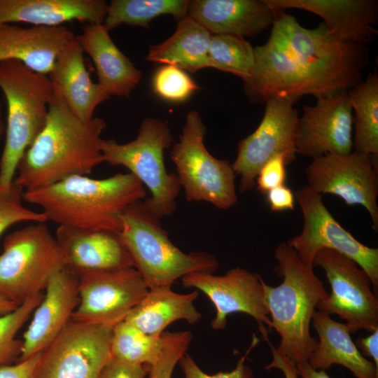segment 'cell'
<instances>
[{
  "mask_svg": "<svg viewBox=\"0 0 378 378\" xmlns=\"http://www.w3.org/2000/svg\"><path fill=\"white\" fill-rule=\"evenodd\" d=\"M299 376L301 378H330L323 370L313 369L308 362L297 364Z\"/></svg>",
  "mask_w": 378,
  "mask_h": 378,
  "instance_id": "44",
  "label": "cell"
},
{
  "mask_svg": "<svg viewBox=\"0 0 378 378\" xmlns=\"http://www.w3.org/2000/svg\"><path fill=\"white\" fill-rule=\"evenodd\" d=\"M210 67L234 74L244 82L255 66L254 48L242 36L212 34L209 49Z\"/></svg>",
  "mask_w": 378,
  "mask_h": 378,
  "instance_id": "32",
  "label": "cell"
},
{
  "mask_svg": "<svg viewBox=\"0 0 378 378\" xmlns=\"http://www.w3.org/2000/svg\"><path fill=\"white\" fill-rule=\"evenodd\" d=\"M295 195L303 216L302 232L287 242L302 262L314 268L316 254L323 248L337 251L354 260L369 276L372 290L378 292V248L357 240L332 216L323 204L321 195L307 186Z\"/></svg>",
  "mask_w": 378,
  "mask_h": 378,
  "instance_id": "10",
  "label": "cell"
},
{
  "mask_svg": "<svg viewBox=\"0 0 378 378\" xmlns=\"http://www.w3.org/2000/svg\"><path fill=\"white\" fill-rule=\"evenodd\" d=\"M6 130V125L4 120V116H3V107L2 104L0 102V141L1 139V137L3 134L5 133Z\"/></svg>",
  "mask_w": 378,
  "mask_h": 378,
  "instance_id": "46",
  "label": "cell"
},
{
  "mask_svg": "<svg viewBox=\"0 0 378 378\" xmlns=\"http://www.w3.org/2000/svg\"><path fill=\"white\" fill-rule=\"evenodd\" d=\"M78 276L66 267L55 272L24 332L18 361L41 353L62 331L78 304Z\"/></svg>",
  "mask_w": 378,
  "mask_h": 378,
  "instance_id": "18",
  "label": "cell"
},
{
  "mask_svg": "<svg viewBox=\"0 0 378 378\" xmlns=\"http://www.w3.org/2000/svg\"><path fill=\"white\" fill-rule=\"evenodd\" d=\"M211 34L188 15L177 20L174 33L166 41L150 46L146 59L195 73L210 67Z\"/></svg>",
  "mask_w": 378,
  "mask_h": 378,
  "instance_id": "28",
  "label": "cell"
},
{
  "mask_svg": "<svg viewBox=\"0 0 378 378\" xmlns=\"http://www.w3.org/2000/svg\"><path fill=\"white\" fill-rule=\"evenodd\" d=\"M186 288H195L203 292L214 304L216 316L211 322L214 330H224L227 317L233 313H244L259 324L260 331L272 328L268 317L262 278L257 273L241 267L230 270L222 276L209 272H193L181 278Z\"/></svg>",
  "mask_w": 378,
  "mask_h": 378,
  "instance_id": "16",
  "label": "cell"
},
{
  "mask_svg": "<svg viewBox=\"0 0 378 378\" xmlns=\"http://www.w3.org/2000/svg\"><path fill=\"white\" fill-rule=\"evenodd\" d=\"M197 296V290L180 294L171 288H151L124 321L146 334L160 336L175 321L195 324L200 320L201 314L194 305Z\"/></svg>",
  "mask_w": 378,
  "mask_h": 378,
  "instance_id": "27",
  "label": "cell"
},
{
  "mask_svg": "<svg viewBox=\"0 0 378 378\" xmlns=\"http://www.w3.org/2000/svg\"><path fill=\"white\" fill-rule=\"evenodd\" d=\"M48 75L53 92L60 95L71 113L83 122L92 120L98 105L110 97L91 80L84 52L76 36L59 54Z\"/></svg>",
  "mask_w": 378,
  "mask_h": 378,
  "instance_id": "23",
  "label": "cell"
},
{
  "mask_svg": "<svg viewBox=\"0 0 378 378\" xmlns=\"http://www.w3.org/2000/svg\"><path fill=\"white\" fill-rule=\"evenodd\" d=\"M205 134L200 114L191 111L170 157L187 201L206 202L218 209H228L238 200L236 174L229 161L217 159L207 150Z\"/></svg>",
  "mask_w": 378,
  "mask_h": 378,
  "instance_id": "9",
  "label": "cell"
},
{
  "mask_svg": "<svg viewBox=\"0 0 378 378\" xmlns=\"http://www.w3.org/2000/svg\"><path fill=\"white\" fill-rule=\"evenodd\" d=\"M276 13L265 0H195L188 10V15L211 34L242 37L272 27Z\"/></svg>",
  "mask_w": 378,
  "mask_h": 378,
  "instance_id": "20",
  "label": "cell"
},
{
  "mask_svg": "<svg viewBox=\"0 0 378 378\" xmlns=\"http://www.w3.org/2000/svg\"><path fill=\"white\" fill-rule=\"evenodd\" d=\"M106 126L100 118L82 121L53 92L46 125L20 160L14 182L28 190L90 174L104 162L101 136Z\"/></svg>",
  "mask_w": 378,
  "mask_h": 378,
  "instance_id": "2",
  "label": "cell"
},
{
  "mask_svg": "<svg viewBox=\"0 0 378 378\" xmlns=\"http://www.w3.org/2000/svg\"><path fill=\"white\" fill-rule=\"evenodd\" d=\"M275 10H304L320 16L329 31L341 38L367 44L375 36L376 0H265Z\"/></svg>",
  "mask_w": 378,
  "mask_h": 378,
  "instance_id": "22",
  "label": "cell"
},
{
  "mask_svg": "<svg viewBox=\"0 0 378 378\" xmlns=\"http://www.w3.org/2000/svg\"><path fill=\"white\" fill-rule=\"evenodd\" d=\"M108 7L104 0H0V25L25 23L54 27L71 21L103 23Z\"/></svg>",
  "mask_w": 378,
  "mask_h": 378,
  "instance_id": "24",
  "label": "cell"
},
{
  "mask_svg": "<svg viewBox=\"0 0 378 378\" xmlns=\"http://www.w3.org/2000/svg\"><path fill=\"white\" fill-rule=\"evenodd\" d=\"M274 258L278 265L274 270L283 281L273 287L262 279V286L272 328L280 336L276 349L296 365L306 363L318 342L310 333L312 316L318 302L329 293L314 270L287 242L278 245Z\"/></svg>",
  "mask_w": 378,
  "mask_h": 378,
  "instance_id": "4",
  "label": "cell"
},
{
  "mask_svg": "<svg viewBox=\"0 0 378 378\" xmlns=\"http://www.w3.org/2000/svg\"><path fill=\"white\" fill-rule=\"evenodd\" d=\"M265 195L272 211H284L294 209L295 195L285 185L270 190Z\"/></svg>",
  "mask_w": 378,
  "mask_h": 378,
  "instance_id": "41",
  "label": "cell"
},
{
  "mask_svg": "<svg viewBox=\"0 0 378 378\" xmlns=\"http://www.w3.org/2000/svg\"><path fill=\"white\" fill-rule=\"evenodd\" d=\"M23 192L24 189L14 181L8 188L0 190V236L10 226L18 223L48 221L43 212H36L23 205Z\"/></svg>",
  "mask_w": 378,
  "mask_h": 378,
  "instance_id": "35",
  "label": "cell"
},
{
  "mask_svg": "<svg viewBox=\"0 0 378 378\" xmlns=\"http://www.w3.org/2000/svg\"><path fill=\"white\" fill-rule=\"evenodd\" d=\"M113 328L71 318L41 352L34 378H100L111 358Z\"/></svg>",
  "mask_w": 378,
  "mask_h": 378,
  "instance_id": "12",
  "label": "cell"
},
{
  "mask_svg": "<svg viewBox=\"0 0 378 378\" xmlns=\"http://www.w3.org/2000/svg\"><path fill=\"white\" fill-rule=\"evenodd\" d=\"M355 128L354 150L378 156V75L376 69L366 79L348 90Z\"/></svg>",
  "mask_w": 378,
  "mask_h": 378,
  "instance_id": "29",
  "label": "cell"
},
{
  "mask_svg": "<svg viewBox=\"0 0 378 378\" xmlns=\"http://www.w3.org/2000/svg\"><path fill=\"white\" fill-rule=\"evenodd\" d=\"M45 223L12 232L0 255V293L18 306L46 289L52 275L64 267L62 255Z\"/></svg>",
  "mask_w": 378,
  "mask_h": 378,
  "instance_id": "8",
  "label": "cell"
},
{
  "mask_svg": "<svg viewBox=\"0 0 378 378\" xmlns=\"http://www.w3.org/2000/svg\"><path fill=\"white\" fill-rule=\"evenodd\" d=\"M162 335L163 346L158 359L150 365L145 366L149 378H172L176 365L186 354L192 337L188 330L164 332Z\"/></svg>",
  "mask_w": 378,
  "mask_h": 378,
  "instance_id": "36",
  "label": "cell"
},
{
  "mask_svg": "<svg viewBox=\"0 0 378 378\" xmlns=\"http://www.w3.org/2000/svg\"><path fill=\"white\" fill-rule=\"evenodd\" d=\"M262 336L270 345L272 356L271 363L266 365L265 369L267 370L273 368L280 370L283 372L284 378H299L296 364L273 346L269 340L268 334H265Z\"/></svg>",
  "mask_w": 378,
  "mask_h": 378,
  "instance_id": "42",
  "label": "cell"
},
{
  "mask_svg": "<svg viewBox=\"0 0 378 378\" xmlns=\"http://www.w3.org/2000/svg\"><path fill=\"white\" fill-rule=\"evenodd\" d=\"M362 354L370 357L378 368V329L365 337H358L355 343Z\"/></svg>",
  "mask_w": 378,
  "mask_h": 378,
  "instance_id": "43",
  "label": "cell"
},
{
  "mask_svg": "<svg viewBox=\"0 0 378 378\" xmlns=\"http://www.w3.org/2000/svg\"><path fill=\"white\" fill-rule=\"evenodd\" d=\"M77 274L79 301L71 318L84 323L114 327L149 290L133 267Z\"/></svg>",
  "mask_w": 378,
  "mask_h": 378,
  "instance_id": "14",
  "label": "cell"
},
{
  "mask_svg": "<svg viewBox=\"0 0 378 378\" xmlns=\"http://www.w3.org/2000/svg\"><path fill=\"white\" fill-rule=\"evenodd\" d=\"M55 239L64 266L76 274L133 267L116 233L59 225Z\"/></svg>",
  "mask_w": 378,
  "mask_h": 378,
  "instance_id": "19",
  "label": "cell"
},
{
  "mask_svg": "<svg viewBox=\"0 0 378 378\" xmlns=\"http://www.w3.org/2000/svg\"><path fill=\"white\" fill-rule=\"evenodd\" d=\"M145 196L144 186L130 172L102 179L74 176L23 192V200L41 207L48 221L116 234L127 208Z\"/></svg>",
  "mask_w": 378,
  "mask_h": 378,
  "instance_id": "3",
  "label": "cell"
},
{
  "mask_svg": "<svg viewBox=\"0 0 378 378\" xmlns=\"http://www.w3.org/2000/svg\"><path fill=\"white\" fill-rule=\"evenodd\" d=\"M312 322L318 337L308 360L313 369L326 370L332 365H340L357 378H378V368L360 352L345 323L318 310L314 312Z\"/></svg>",
  "mask_w": 378,
  "mask_h": 378,
  "instance_id": "26",
  "label": "cell"
},
{
  "mask_svg": "<svg viewBox=\"0 0 378 378\" xmlns=\"http://www.w3.org/2000/svg\"><path fill=\"white\" fill-rule=\"evenodd\" d=\"M377 157L354 150L312 159L305 174L307 186L315 192L337 195L347 205L363 206L377 231Z\"/></svg>",
  "mask_w": 378,
  "mask_h": 378,
  "instance_id": "13",
  "label": "cell"
},
{
  "mask_svg": "<svg viewBox=\"0 0 378 378\" xmlns=\"http://www.w3.org/2000/svg\"><path fill=\"white\" fill-rule=\"evenodd\" d=\"M160 219L145 200L127 208L118 236L148 288H171L178 279L193 272L214 273L216 256L204 251L185 253L169 239Z\"/></svg>",
  "mask_w": 378,
  "mask_h": 378,
  "instance_id": "5",
  "label": "cell"
},
{
  "mask_svg": "<svg viewBox=\"0 0 378 378\" xmlns=\"http://www.w3.org/2000/svg\"><path fill=\"white\" fill-rule=\"evenodd\" d=\"M172 141L166 122L148 118L141 122L133 141L118 144L113 139H104L102 146L105 162L125 167L148 189L151 197L146 201L160 218L175 211L181 188L176 174L168 172L164 162V151Z\"/></svg>",
  "mask_w": 378,
  "mask_h": 378,
  "instance_id": "7",
  "label": "cell"
},
{
  "mask_svg": "<svg viewBox=\"0 0 378 378\" xmlns=\"http://www.w3.org/2000/svg\"><path fill=\"white\" fill-rule=\"evenodd\" d=\"M314 265L323 270L331 288L327 299L318 302V311L346 321L351 334L377 330V295L367 273L354 260L329 248L317 252Z\"/></svg>",
  "mask_w": 378,
  "mask_h": 378,
  "instance_id": "11",
  "label": "cell"
},
{
  "mask_svg": "<svg viewBox=\"0 0 378 378\" xmlns=\"http://www.w3.org/2000/svg\"><path fill=\"white\" fill-rule=\"evenodd\" d=\"M187 0H113L108 4L103 24L108 31L125 24L148 27L149 22L162 15L178 20L188 15Z\"/></svg>",
  "mask_w": 378,
  "mask_h": 378,
  "instance_id": "30",
  "label": "cell"
},
{
  "mask_svg": "<svg viewBox=\"0 0 378 378\" xmlns=\"http://www.w3.org/2000/svg\"><path fill=\"white\" fill-rule=\"evenodd\" d=\"M41 353L14 365L0 366V378H34Z\"/></svg>",
  "mask_w": 378,
  "mask_h": 378,
  "instance_id": "40",
  "label": "cell"
},
{
  "mask_svg": "<svg viewBox=\"0 0 378 378\" xmlns=\"http://www.w3.org/2000/svg\"><path fill=\"white\" fill-rule=\"evenodd\" d=\"M163 346L162 335L146 334L124 320L113 328L111 357L137 365L148 366L159 358Z\"/></svg>",
  "mask_w": 378,
  "mask_h": 378,
  "instance_id": "31",
  "label": "cell"
},
{
  "mask_svg": "<svg viewBox=\"0 0 378 378\" xmlns=\"http://www.w3.org/2000/svg\"><path fill=\"white\" fill-rule=\"evenodd\" d=\"M288 164L284 155H278L269 160L260 168L256 176L257 189L265 195L270 190L285 185L286 167Z\"/></svg>",
  "mask_w": 378,
  "mask_h": 378,
  "instance_id": "38",
  "label": "cell"
},
{
  "mask_svg": "<svg viewBox=\"0 0 378 378\" xmlns=\"http://www.w3.org/2000/svg\"><path fill=\"white\" fill-rule=\"evenodd\" d=\"M43 295L38 294L18 306L10 313L0 316V366L8 365L20 356L22 341L15 336L31 313L42 300Z\"/></svg>",
  "mask_w": 378,
  "mask_h": 378,
  "instance_id": "33",
  "label": "cell"
},
{
  "mask_svg": "<svg viewBox=\"0 0 378 378\" xmlns=\"http://www.w3.org/2000/svg\"><path fill=\"white\" fill-rule=\"evenodd\" d=\"M18 305L6 297L4 295L0 293V315H5L10 313L18 308Z\"/></svg>",
  "mask_w": 378,
  "mask_h": 378,
  "instance_id": "45",
  "label": "cell"
},
{
  "mask_svg": "<svg viewBox=\"0 0 378 378\" xmlns=\"http://www.w3.org/2000/svg\"><path fill=\"white\" fill-rule=\"evenodd\" d=\"M75 36L64 25H0V62L19 60L34 71L48 76L59 54Z\"/></svg>",
  "mask_w": 378,
  "mask_h": 378,
  "instance_id": "21",
  "label": "cell"
},
{
  "mask_svg": "<svg viewBox=\"0 0 378 378\" xmlns=\"http://www.w3.org/2000/svg\"><path fill=\"white\" fill-rule=\"evenodd\" d=\"M302 111L296 127V153L314 159L353 151V112L348 90L318 98Z\"/></svg>",
  "mask_w": 378,
  "mask_h": 378,
  "instance_id": "17",
  "label": "cell"
},
{
  "mask_svg": "<svg viewBox=\"0 0 378 378\" xmlns=\"http://www.w3.org/2000/svg\"><path fill=\"white\" fill-rule=\"evenodd\" d=\"M76 37L84 53L91 57L102 89L110 97L128 98L142 73L115 46L104 24H86L82 34Z\"/></svg>",
  "mask_w": 378,
  "mask_h": 378,
  "instance_id": "25",
  "label": "cell"
},
{
  "mask_svg": "<svg viewBox=\"0 0 378 378\" xmlns=\"http://www.w3.org/2000/svg\"><path fill=\"white\" fill-rule=\"evenodd\" d=\"M0 89L7 104L6 139L0 158V190L13 182L18 165L44 127L53 95L49 77L22 62H0Z\"/></svg>",
  "mask_w": 378,
  "mask_h": 378,
  "instance_id": "6",
  "label": "cell"
},
{
  "mask_svg": "<svg viewBox=\"0 0 378 378\" xmlns=\"http://www.w3.org/2000/svg\"><path fill=\"white\" fill-rule=\"evenodd\" d=\"M263 118L256 130L238 144L237 155L232 164L240 176L239 191L251 190L260 168L278 155L286 156L288 164L295 159V133L298 120L294 102L285 98L265 102Z\"/></svg>",
  "mask_w": 378,
  "mask_h": 378,
  "instance_id": "15",
  "label": "cell"
},
{
  "mask_svg": "<svg viewBox=\"0 0 378 378\" xmlns=\"http://www.w3.org/2000/svg\"><path fill=\"white\" fill-rule=\"evenodd\" d=\"M152 83L156 94L171 102H183L198 88L183 70L167 64L155 71Z\"/></svg>",
  "mask_w": 378,
  "mask_h": 378,
  "instance_id": "34",
  "label": "cell"
},
{
  "mask_svg": "<svg viewBox=\"0 0 378 378\" xmlns=\"http://www.w3.org/2000/svg\"><path fill=\"white\" fill-rule=\"evenodd\" d=\"M146 374L147 370L144 365L128 364L111 357L100 378H146Z\"/></svg>",
  "mask_w": 378,
  "mask_h": 378,
  "instance_id": "39",
  "label": "cell"
},
{
  "mask_svg": "<svg viewBox=\"0 0 378 378\" xmlns=\"http://www.w3.org/2000/svg\"><path fill=\"white\" fill-rule=\"evenodd\" d=\"M255 63L244 81L251 102L304 95L317 99L351 89L362 81L370 64L367 44L341 38L323 22L303 27L291 15L277 10L267 41L254 48Z\"/></svg>",
  "mask_w": 378,
  "mask_h": 378,
  "instance_id": "1",
  "label": "cell"
},
{
  "mask_svg": "<svg viewBox=\"0 0 378 378\" xmlns=\"http://www.w3.org/2000/svg\"><path fill=\"white\" fill-rule=\"evenodd\" d=\"M258 342V339L253 336L249 349L245 355L238 360L236 367L232 370L220 372L214 374H209L203 372L193 358L186 353L178 361L181 369L184 374L183 378H253V371L245 364V359Z\"/></svg>",
  "mask_w": 378,
  "mask_h": 378,
  "instance_id": "37",
  "label": "cell"
}]
</instances>
